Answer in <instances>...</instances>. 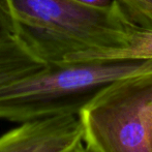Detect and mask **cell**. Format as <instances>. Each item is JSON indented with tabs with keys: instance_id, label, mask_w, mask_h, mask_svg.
<instances>
[{
	"instance_id": "277c9868",
	"label": "cell",
	"mask_w": 152,
	"mask_h": 152,
	"mask_svg": "<svg viewBox=\"0 0 152 152\" xmlns=\"http://www.w3.org/2000/svg\"><path fill=\"white\" fill-rule=\"evenodd\" d=\"M82 145L83 126L75 115L24 122L0 136V152H76Z\"/></svg>"
},
{
	"instance_id": "6da1fadb",
	"label": "cell",
	"mask_w": 152,
	"mask_h": 152,
	"mask_svg": "<svg viewBox=\"0 0 152 152\" xmlns=\"http://www.w3.org/2000/svg\"><path fill=\"white\" fill-rule=\"evenodd\" d=\"M152 74V59H77L44 68L0 87V119L16 123L79 116L108 86Z\"/></svg>"
},
{
	"instance_id": "30bf717a",
	"label": "cell",
	"mask_w": 152,
	"mask_h": 152,
	"mask_svg": "<svg viewBox=\"0 0 152 152\" xmlns=\"http://www.w3.org/2000/svg\"><path fill=\"white\" fill-rule=\"evenodd\" d=\"M76 152H93V151H92L90 148H88V147L84 144V145H82V146H81Z\"/></svg>"
},
{
	"instance_id": "ba28073f",
	"label": "cell",
	"mask_w": 152,
	"mask_h": 152,
	"mask_svg": "<svg viewBox=\"0 0 152 152\" xmlns=\"http://www.w3.org/2000/svg\"><path fill=\"white\" fill-rule=\"evenodd\" d=\"M19 25L15 18L8 0H0V36L18 35Z\"/></svg>"
},
{
	"instance_id": "7a4b0ae2",
	"label": "cell",
	"mask_w": 152,
	"mask_h": 152,
	"mask_svg": "<svg viewBox=\"0 0 152 152\" xmlns=\"http://www.w3.org/2000/svg\"><path fill=\"white\" fill-rule=\"evenodd\" d=\"M18 35L45 62L91 50L125 48L140 26L119 0L94 7L76 0H8Z\"/></svg>"
},
{
	"instance_id": "3957f363",
	"label": "cell",
	"mask_w": 152,
	"mask_h": 152,
	"mask_svg": "<svg viewBox=\"0 0 152 152\" xmlns=\"http://www.w3.org/2000/svg\"><path fill=\"white\" fill-rule=\"evenodd\" d=\"M79 118L93 152H152V74L113 83Z\"/></svg>"
},
{
	"instance_id": "52a82bcc",
	"label": "cell",
	"mask_w": 152,
	"mask_h": 152,
	"mask_svg": "<svg viewBox=\"0 0 152 152\" xmlns=\"http://www.w3.org/2000/svg\"><path fill=\"white\" fill-rule=\"evenodd\" d=\"M129 17L141 28L152 27V0H119Z\"/></svg>"
},
{
	"instance_id": "5b68a950",
	"label": "cell",
	"mask_w": 152,
	"mask_h": 152,
	"mask_svg": "<svg viewBox=\"0 0 152 152\" xmlns=\"http://www.w3.org/2000/svg\"><path fill=\"white\" fill-rule=\"evenodd\" d=\"M46 62L17 34L0 36V87L38 72Z\"/></svg>"
},
{
	"instance_id": "9c48e42d",
	"label": "cell",
	"mask_w": 152,
	"mask_h": 152,
	"mask_svg": "<svg viewBox=\"0 0 152 152\" xmlns=\"http://www.w3.org/2000/svg\"><path fill=\"white\" fill-rule=\"evenodd\" d=\"M76 1L85 5L94 6V7H106L112 3V1L110 0H76Z\"/></svg>"
},
{
	"instance_id": "8992f818",
	"label": "cell",
	"mask_w": 152,
	"mask_h": 152,
	"mask_svg": "<svg viewBox=\"0 0 152 152\" xmlns=\"http://www.w3.org/2000/svg\"><path fill=\"white\" fill-rule=\"evenodd\" d=\"M77 59H152V27L139 28L125 48L84 51L68 57Z\"/></svg>"
}]
</instances>
